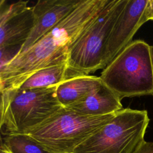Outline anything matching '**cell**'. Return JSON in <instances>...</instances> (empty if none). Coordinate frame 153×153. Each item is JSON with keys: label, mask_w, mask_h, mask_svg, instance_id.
Returning a JSON list of instances; mask_svg holds the SVG:
<instances>
[{"label": "cell", "mask_w": 153, "mask_h": 153, "mask_svg": "<svg viewBox=\"0 0 153 153\" xmlns=\"http://www.w3.org/2000/svg\"><path fill=\"white\" fill-rule=\"evenodd\" d=\"M121 100L118 95L102 83L82 100L65 108L85 115L101 116L115 114L123 109Z\"/></svg>", "instance_id": "obj_10"}, {"label": "cell", "mask_w": 153, "mask_h": 153, "mask_svg": "<svg viewBox=\"0 0 153 153\" xmlns=\"http://www.w3.org/2000/svg\"><path fill=\"white\" fill-rule=\"evenodd\" d=\"M99 77L121 100L153 95L151 46L142 40L131 42L106 65Z\"/></svg>", "instance_id": "obj_3"}, {"label": "cell", "mask_w": 153, "mask_h": 153, "mask_svg": "<svg viewBox=\"0 0 153 153\" xmlns=\"http://www.w3.org/2000/svg\"><path fill=\"white\" fill-rule=\"evenodd\" d=\"M149 0H127L111 31L106 47V63H109L131 42L138 29L148 21Z\"/></svg>", "instance_id": "obj_7"}, {"label": "cell", "mask_w": 153, "mask_h": 153, "mask_svg": "<svg viewBox=\"0 0 153 153\" xmlns=\"http://www.w3.org/2000/svg\"><path fill=\"white\" fill-rule=\"evenodd\" d=\"M151 54H152V59L153 62V45L151 46Z\"/></svg>", "instance_id": "obj_18"}, {"label": "cell", "mask_w": 153, "mask_h": 153, "mask_svg": "<svg viewBox=\"0 0 153 153\" xmlns=\"http://www.w3.org/2000/svg\"><path fill=\"white\" fill-rule=\"evenodd\" d=\"M21 47L0 48V69L7 65L19 52Z\"/></svg>", "instance_id": "obj_14"}, {"label": "cell", "mask_w": 153, "mask_h": 153, "mask_svg": "<svg viewBox=\"0 0 153 153\" xmlns=\"http://www.w3.org/2000/svg\"><path fill=\"white\" fill-rule=\"evenodd\" d=\"M108 0H82L67 17L0 69V91L16 89L44 68L67 62L69 49Z\"/></svg>", "instance_id": "obj_1"}, {"label": "cell", "mask_w": 153, "mask_h": 153, "mask_svg": "<svg viewBox=\"0 0 153 153\" xmlns=\"http://www.w3.org/2000/svg\"><path fill=\"white\" fill-rule=\"evenodd\" d=\"M28 2L0 1V48L22 47L27 39L35 25L33 8Z\"/></svg>", "instance_id": "obj_8"}, {"label": "cell", "mask_w": 153, "mask_h": 153, "mask_svg": "<svg viewBox=\"0 0 153 153\" xmlns=\"http://www.w3.org/2000/svg\"><path fill=\"white\" fill-rule=\"evenodd\" d=\"M149 122L147 111L123 108L72 153H134L145 140Z\"/></svg>", "instance_id": "obj_6"}, {"label": "cell", "mask_w": 153, "mask_h": 153, "mask_svg": "<svg viewBox=\"0 0 153 153\" xmlns=\"http://www.w3.org/2000/svg\"><path fill=\"white\" fill-rule=\"evenodd\" d=\"M56 86L1 91L0 128L4 136L26 134L63 106L59 102Z\"/></svg>", "instance_id": "obj_2"}, {"label": "cell", "mask_w": 153, "mask_h": 153, "mask_svg": "<svg viewBox=\"0 0 153 153\" xmlns=\"http://www.w3.org/2000/svg\"><path fill=\"white\" fill-rule=\"evenodd\" d=\"M1 153H10V152H8L7 151H6L5 149H1Z\"/></svg>", "instance_id": "obj_17"}, {"label": "cell", "mask_w": 153, "mask_h": 153, "mask_svg": "<svg viewBox=\"0 0 153 153\" xmlns=\"http://www.w3.org/2000/svg\"><path fill=\"white\" fill-rule=\"evenodd\" d=\"M127 0H108L100 11L70 47L67 63L82 75L104 69L106 47L112 29Z\"/></svg>", "instance_id": "obj_5"}, {"label": "cell", "mask_w": 153, "mask_h": 153, "mask_svg": "<svg viewBox=\"0 0 153 153\" xmlns=\"http://www.w3.org/2000/svg\"><path fill=\"white\" fill-rule=\"evenodd\" d=\"M82 1V0L38 1L32 7L35 16V25L17 54L25 52L35 44L67 17Z\"/></svg>", "instance_id": "obj_9"}, {"label": "cell", "mask_w": 153, "mask_h": 153, "mask_svg": "<svg viewBox=\"0 0 153 153\" xmlns=\"http://www.w3.org/2000/svg\"><path fill=\"white\" fill-rule=\"evenodd\" d=\"M82 74L71 69L67 62L38 70L28 77L18 88L22 90L57 86L61 82Z\"/></svg>", "instance_id": "obj_12"}, {"label": "cell", "mask_w": 153, "mask_h": 153, "mask_svg": "<svg viewBox=\"0 0 153 153\" xmlns=\"http://www.w3.org/2000/svg\"><path fill=\"white\" fill-rule=\"evenodd\" d=\"M115 114L89 116L63 107L28 135L52 153H72L108 124Z\"/></svg>", "instance_id": "obj_4"}, {"label": "cell", "mask_w": 153, "mask_h": 153, "mask_svg": "<svg viewBox=\"0 0 153 153\" xmlns=\"http://www.w3.org/2000/svg\"><path fill=\"white\" fill-rule=\"evenodd\" d=\"M1 149L10 153H52L25 134L4 136L1 139Z\"/></svg>", "instance_id": "obj_13"}, {"label": "cell", "mask_w": 153, "mask_h": 153, "mask_svg": "<svg viewBox=\"0 0 153 153\" xmlns=\"http://www.w3.org/2000/svg\"><path fill=\"white\" fill-rule=\"evenodd\" d=\"M147 15L148 20H153V0H149L148 8Z\"/></svg>", "instance_id": "obj_16"}, {"label": "cell", "mask_w": 153, "mask_h": 153, "mask_svg": "<svg viewBox=\"0 0 153 153\" xmlns=\"http://www.w3.org/2000/svg\"><path fill=\"white\" fill-rule=\"evenodd\" d=\"M134 153H153V142L144 140Z\"/></svg>", "instance_id": "obj_15"}, {"label": "cell", "mask_w": 153, "mask_h": 153, "mask_svg": "<svg viewBox=\"0 0 153 153\" xmlns=\"http://www.w3.org/2000/svg\"><path fill=\"white\" fill-rule=\"evenodd\" d=\"M100 77L88 75H78L56 86V97L63 107L77 103L102 84Z\"/></svg>", "instance_id": "obj_11"}]
</instances>
